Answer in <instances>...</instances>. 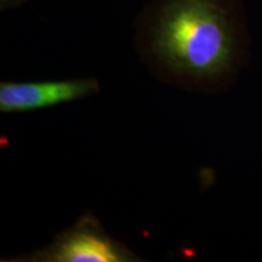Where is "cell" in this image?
Wrapping results in <instances>:
<instances>
[{"label": "cell", "instance_id": "1", "mask_svg": "<svg viewBox=\"0 0 262 262\" xmlns=\"http://www.w3.org/2000/svg\"><path fill=\"white\" fill-rule=\"evenodd\" d=\"M148 32L160 61L198 79L222 77L237 57V29L226 0H162Z\"/></svg>", "mask_w": 262, "mask_h": 262}, {"label": "cell", "instance_id": "2", "mask_svg": "<svg viewBox=\"0 0 262 262\" xmlns=\"http://www.w3.org/2000/svg\"><path fill=\"white\" fill-rule=\"evenodd\" d=\"M32 261L45 262H125L133 254L104 233L96 220L84 217L55 243L38 251Z\"/></svg>", "mask_w": 262, "mask_h": 262}, {"label": "cell", "instance_id": "3", "mask_svg": "<svg viewBox=\"0 0 262 262\" xmlns=\"http://www.w3.org/2000/svg\"><path fill=\"white\" fill-rule=\"evenodd\" d=\"M98 91L94 79H74L44 83H2L0 111L5 113L27 112L56 106Z\"/></svg>", "mask_w": 262, "mask_h": 262}, {"label": "cell", "instance_id": "4", "mask_svg": "<svg viewBox=\"0 0 262 262\" xmlns=\"http://www.w3.org/2000/svg\"><path fill=\"white\" fill-rule=\"evenodd\" d=\"M26 0H0V3H2V9L15 8V6L24 4Z\"/></svg>", "mask_w": 262, "mask_h": 262}]
</instances>
